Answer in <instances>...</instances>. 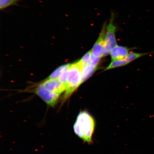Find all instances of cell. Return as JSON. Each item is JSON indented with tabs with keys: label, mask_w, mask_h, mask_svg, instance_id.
Wrapping results in <instances>:
<instances>
[{
	"label": "cell",
	"mask_w": 154,
	"mask_h": 154,
	"mask_svg": "<svg viewBox=\"0 0 154 154\" xmlns=\"http://www.w3.org/2000/svg\"><path fill=\"white\" fill-rule=\"evenodd\" d=\"M96 126L94 117L86 111L80 112L75 121L73 129L75 134L84 142L92 143V137Z\"/></svg>",
	"instance_id": "6da1fadb"
},
{
	"label": "cell",
	"mask_w": 154,
	"mask_h": 154,
	"mask_svg": "<svg viewBox=\"0 0 154 154\" xmlns=\"http://www.w3.org/2000/svg\"><path fill=\"white\" fill-rule=\"evenodd\" d=\"M114 14L112 13L109 23L106 26L104 57L110 54L112 50L117 45L116 38L117 29L114 23Z\"/></svg>",
	"instance_id": "7a4b0ae2"
},
{
	"label": "cell",
	"mask_w": 154,
	"mask_h": 154,
	"mask_svg": "<svg viewBox=\"0 0 154 154\" xmlns=\"http://www.w3.org/2000/svg\"><path fill=\"white\" fill-rule=\"evenodd\" d=\"M106 25V22L103 24L99 37L91 50L92 57L101 58L104 57L105 36Z\"/></svg>",
	"instance_id": "3957f363"
},
{
	"label": "cell",
	"mask_w": 154,
	"mask_h": 154,
	"mask_svg": "<svg viewBox=\"0 0 154 154\" xmlns=\"http://www.w3.org/2000/svg\"><path fill=\"white\" fill-rule=\"evenodd\" d=\"M35 92L48 105L52 107L56 104L60 96L59 94L54 93L46 89L42 84L36 88Z\"/></svg>",
	"instance_id": "277c9868"
},
{
	"label": "cell",
	"mask_w": 154,
	"mask_h": 154,
	"mask_svg": "<svg viewBox=\"0 0 154 154\" xmlns=\"http://www.w3.org/2000/svg\"><path fill=\"white\" fill-rule=\"evenodd\" d=\"M42 84L46 89L59 95L66 90V85L57 79H47Z\"/></svg>",
	"instance_id": "5b68a950"
},
{
	"label": "cell",
	"mask_w": 154,
	"mask_h": 154,
	"mask_svg": "<svg viewBox=\"0 0 154 154\" xmlns=\"http://www.w3.org/2000/svg\"><path fill=\"white\" fill-rule=\"evenodd\" d=\"M129 51L130 49L126 47L117 45L111 51L112 60L125 59L129 54Z\"/></svg>",
	"instance_id": "8992f818"
},
{
	"label": "cell",
	"mask_w": 154,
	"mask_h": 154,
	"mask_svg": "<svg viewBox=\"0 0 154 154\" xmlns=\"http://www.w3.org/2000/svg\"><path fill=\"white\" fill-rule=\"evenodd\" d=\"M97 67L93 66L90 63L82 69L81 72L82 82L87 80L93 74Z\"/></svg>",
	"instance_id": "52a82bcc"
},
{
	"label": "cell",
	"mask_w": 154,
	"mask_h": 154,
	"mask_svg": "<svg viewBox=\"0 0 154 154\" xmlns=\"http://www.w3.org/2000/svg\"><path fill=\"white\" fill-rule=\"evenodd\" d=\"M92 57V52L91 50H90L86 53L79 61L77 62L82 70L89 64L91 62Z\"/></svg>",
	"instance_id": "ba28073f"
},
{
	"label": "cell",
	"mask_w": 154,
	"mask_h": 154,
	"mask_svg": "<svg viewBox=\"0 0 154 154\" xmlns=\"http://www.w3.org/2000/svg\"><path fill=\"white\" fill-rule=\"evenodd\" d=\"M71 64H66L62 65L58 67L57 69L54 71V72L50 75L48 77L47 79H57L60 75L64 71L66 70L69 68Z\"/></svg>",
	"instance_id": "9c48e42d"
},
{
	"label": "cell",
	"mask_w": 154,
	"mask_h": 154,
	"mask_svg": "<svg viewBox=\"0 0 154 154\" xmlns=\"http://www.w3.org/2000/svg\"><path fill=\"white\" fill-rule=\"evenodd\" d=\"M128 63L125 59L113 60L105 70H108L109 69L116 68V67L124 66Z\"/></svg>",
	"instance_id": "30bf717a"
},
{
	"label": "cell",
	"mask_w": 154,
	"mask_h": 154,
	"mask_svg": "<svg viewBox=\"0 0 154 154\" xmlns=\"http://www.w3.org/2000/svg\"><path fill=\"white\" fill-rule=\"evenodd\" d=\"M154 54V51L147 53H130L128 54V56L125 59L128 63H130L133 61L139 58L140 57L148 54Z\"/></svg>",
	"instance_id": "8fae6325"
},
{
	"label": "cell",
	"mask_w": 154,
	"mask_h": 154,
	"mask_svg": "<svg viewBox=\"0 0 154 154\" xmlns=\"http://www.w3.org/2000/svg\"><path fill=\"white\" fill-rule=\"evenodd\" d=\"M19 0H0V9H4L17 3Z\"/></svg>",
	"instance_id": "7c38bea8"
}]
</instances>
